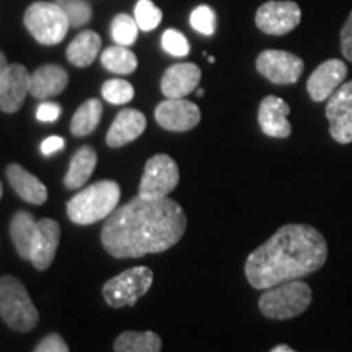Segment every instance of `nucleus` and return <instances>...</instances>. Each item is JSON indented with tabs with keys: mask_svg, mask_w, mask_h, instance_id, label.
<instances>
[{
	"mask_svg": "<svg viewBox=\"0 0 352 352\" xmlns=\"http://www.w3.org/2000/svg\"><path fill=\"white\" fill-rule=\"evenodd\" d=\"M101 50V39L95 32H82L72 39L67 47L69 63L76 67H87L95 63Z\"/></svg>",
	"mask_w": 352,
	"mask_h": 352,
	"instance_id": "nucleus-23",
	"label": "nucleus"
},
{
	"mask_svg": "<svg viewBox=\"0 0 352 352\" xmlns=\"http://www.w3.org/2000/svg\"><path fill=\"white\" fill-rule=\"evenodd\" d=\"M196 94H197V96H204V90H201V88H199V90H197Z\"/></svg>",
	"mask_w": 352,
	"mask_h": 352,
	"instance_id": "nucleus-39",
	"label": "nucleus"
},
{
	"mask_svg": "<svg viewBox=\"0 0 352 352\" xmlns=\"http://www.w3.org/2000/svg\"><path fill=\"white\" fill-rule=\"evenodd\" d=\"M101 114H103V107H101L100 100H87L77 109L72 121H70V131H72V134L77 135V138L91 134L96 129V126H98Z\"/></svg>",
	"mask_w": 352,
	"mask_h": 352,
	"instance_id": "nucleus-25",
	"label": "nucleus"
},
{
	"mask_svg": "<svg viewBox=\"0 0 352 352\" xmlns=\"http://www.w3.org/2000/svg\"><path fill=\"white\" fill-rule=\"evenodd\" d=\"M2 192H3V188H2V183H0V197H2Z\"/></svg>",
	"mask_w": 352,
	"mask_h": 352,
	"instance_id": "nucleus-40",
	"label": "nucleus"
},
{
	"mask_svg": "<svg viewBox=\"0 0 352 352\" xmlns=\"http://www.w3.org/2000/svg\"><path fill=\"white\" fill-rule=\"evenodd\" d=\"M38 220L26 210H20L12 217L10 222V236L15 246L16 253L21 259H28L30 261V253H32V245L34 233H36Z\"/></svg>",
	"mask_w": 352,
	"mask_h": 352,
	"instance_id": "nucleus-22",
	"label": "nucleus"
},
{
	"mask_svg": "<svg viewBox=\"0 0 352 352\" xmlns=\"http://www.w3.org/2000/svg\"><path fill=\"white\" fill-rule=\"evenodd\" d=\"M155 120L166 131L186 132L201 121L197 104L184 98H166L155 108Z\"/></svg>",
	"mask_w": 352,
	"mask_h": 352,
	"instance_id": "nucleus-12",
	"label": "nucleus"
},
{
	"mask_svg": "<svg viewBox=\"0 0 352 352\" xmlns=\"http://www.w3.org/2000/svg\"><path fill=\"white\" fill-rule=\"evenodd\" d=\"M152 284L153 272L148 267H131L103 285V297L113 308L134 305L140 297L148 292Z\"/></svg>",
	"mask_w": 352,
	"mask_h": 352,
	"instance_id": "nucleus-7",
	"label": "nucleus"
},
{
	"mask_svg": "<svg viewBox=\"0 0 352 352\" xmlns=\"http://www.w3.org/2000/svg\"><path fill=\"white\" fill-rule=\"evenodd\" d=\"M290 107L279 96H266L259 104L258 122L261 131L270 138L287 139L292 132V126L287 120Z\"/></svg>",
	"mask_w": 352,
	"mask_h": 352,
	"instance_id": "nucleus-16",
	"label": "nucleus"
},
{
	"mask_svg": "<svg viewBox=\"0 0 352 352\" xmlns=\"http://www.w3.org/2000/svg\"><path fill=\"white\" fill-rule=\"evenodd\" d=\"M201 82V69L196 64H175L165 70L162 77V94L166 98H184L196 90Z\"/></svg>",
	"mask_w": 352,
	"mask_h": 352,
	"instance_id": "nucleus-17",
	"label": "nucleus"
},
{
	"mask_svg": "<svg viewBox=\"0 0 352 352\" xmlns=\"http://www.w3.org/2000/svg\"><path fill=\"white\" fill-rule=\"evenodd\" d=\"M7 178L13 191L19 195L21 199L30 202V204L39 206L44 204L47 199V189L39 182L36 176L25 170L21 165L12 164L7 166Z\"/></svg>",
	"mask_w": 352,
	"mask_h": 352,
	"instance_id": "nucleus-20",
	"label": "nucleus"
},
{
	"mask_svg": "<svg viewBox=\"0 0 352 352\" xmlns=\"http://www.w3.org/2000/svg\"><path fill=\"white\" fill-rule=\"evenodd\" d=\"M311 289L302 280L274 285L259 297V310L271 320H289L298 316L310 307Z\"/></svg>",
	"mask_w": 352,
	"mask_h": 352,
	"instance_id": "nucleus-5",
	"label": "nucleus"
},
{
	"mask_svg": "<svg viewBox=\"0 0 352 352\" xmlns=\"http://www.w3.org/2000/svg\"><path fill=\"white\" fill-rule=\"evenodd\" d=\"M60 116V107L52 101H44L36 109V118L41 122H54Z\"/></svg>",
	"mask_w": 352,
	"mask_h": 352,
	"instance_id": "nucleus-35",
	"label": "nucleus"
},
{
	"mask_svg": "<svg viewBox=\"0 0 352 352\" xmlns=\"http://www.w3.org/2000/svg\"><path fill=\"white\" fill-rule=\"evenodd\" d=\"M34 352H69V346L63 340V336H59L57 333H51L43 338Z\"/></svg>",
	"mask_w": 352,
	"mask_h": 352,
	"instance_id": "nucleus-33",
	"label": "nucleus"
},
{
	"mask_svg": "<svg viewBox=\"0 0 352 352\" xmlns=\"http://www.w3.org/2000/svg\"><path fill=\"white\" fill-rule=\"evenodd\" d=\"M69 83L67 72L60 65L47 64L34 70L30 83V95L38 100H47L63 94Z\"/></svg>",
	"mask_w": 352,
	"mask_h": 352,
	"instance_id": "nucleus-19",
	"label": "nucleus"
},
{
	"mask_svg": "<svg viewBox=\"0 0 352 352\" xmlns=\"http://www.w3.org/2000/svg\"><path fill=\"white\" fill-rule=\"evenodd\" d=\"M302 20V10L290 0H271L258 8L256 26L263 33L271 36H283L296 30Z\"/></svg>",
	"mask_w": 352,
	"mask_h": 352,
	"instance_id": "nucleus-9",
	"label": "nucleus"
},
{
	"mask_svg": "<svg viewBox=\"0 0 352 352\" xmlns=\"http://www.w3.org/2000/svg\"><path fill=\"white\" fill-rule=\"evenodd\" d=\"M121 197V188L116 182L103 179L94 183L67 202V215L74 223L90 226L114 212Z\"/></svg>",
	"mask_w": 352,
	"mask_h": 352,
	"instance_id": "nucleus-3",
	"label": "nucleus"
},
{
	"mask_svg": "<svg viewBox=\"0 0 352 352\" xmlns=\"http://www.w3.org/2000/svg\"><path fill=\"white\" fill-rule=\"evenodd\" d=\"M0 316L15 331L28 333L38 324L39 314L28 290L13 276L0 277Z\"/></svg>",
	"mask_w": 352,
	"mask_h": 352,
	"instance_id": "nucleus-4",
	"label": "nucleus"
},
{
	"mask_svg": "<svg viewBox=\"0 0 352 352\" xmlns=\"http://www.w3.org/2000/svg\"><path fill=\"white\" fill-rule=\"evenodd\" d=\"M329 134L338 144L352 142V80L342 83L327 103Z\"/></svg>",
	"mask_w": 352,
	"mask_h": 352,
	"instance_id": "nucleus-11",
	"label": "nucleus"
},
{
	"mask_svg": "<svg viewBox=\"0 0 352 352\" xmlns=\"http://www.w3.org/2000/svg\"><path fill=\"white\" fill-rule=\"evenodd\" d=\"M60 240V227L56 220L41 219L38 220L36 233H34L30 261L38 271H44L54 261L57 246Z\"/></svg>",
	"mask_w": 352,
	"mask_h": 352,
	"instance_id": "nucleus-15",
	"label": "nucleus"
},
{
	"mask_svg": "<svg viewBox=\"0 0 352 352\" xmlns=\"http://www.w3.org/2000/svg\"><path fill=\"white\" fill-rule=\"evenodd\" d=\"M96 162H98V155H96L95 148L90 145L80 147L74 153L72 160H70L69 170L64 176V184L69 189L82 188L88 179H90L91 173H94Z\"/></svg>",
	"mask_w": 352,
	"mask_h": 352,
	"instance_id": "nucleus-21",
	"label": "nucleus"
},
{
	"mask_svg": "<svg viewBox=\"0 0 352 352\" xmlns=\"http://www.w3.org/2000/svg\"><path fill=\"white\" fill-rule=\"evenodd\" d=\"M271 352H296V351L290 349V347L285 346V344H279V346H276Z\"/></svg>",
	"mask_w": 352,
	"mask_h": 352,
	"instance_id": "nucleus-38",
	"label": "nucleus"
},
{
	"mask_svg": "<svg viewBox=\"0 0 352 352\" xmlns=\"http://www.w3.org/2000/svg\"><path fill=\"white\" fill-rule=\"evenodd\" d=\"M56 3L63 8L74 28L87 25L91 19V7L87 0H56Z\"/></svg>",
	"mask_w": 352,
	"mask_h": 352,
	"instance_id": "nucleus-30",
	"label": "nucleus"
},
{
	"mask_svg": "<svg viewBox=\"0 0 352 352\" xmlns=\"http://www.w3.org/2000/svg\"><path fill=\"white\" fill-rule=\"evenodd\" d=\"M134 19L138 21L139 30L152 32L162 21V10L152 0H139L134 8Z\"/></svg>",
	"mask_w": 352,
	"mask_h": 352,
	"instance_id": "nucleus-28",
	"label": "nucleus"
},
{
	"mask_svg": "<svg viewBox=\"0 0 352 352\" xmlns=\"http://www.w3.org/2000/svg\"><path fill=\"white\" fill-rule=\"evenodd\" d=\"M8 67V64H7V57L3 56V52L0 51V78H2V76H3V72H6V69Z\"/></svg>",
	"mask_w": 352,
	"mask_h": 352,
	"instance_id": "nucleus-37",
	"label": "nucleus"
},
{
	"mask_svg": "<svg viewBox=\"0 0 352 352\" xmlns=\"http://www.w3.org/2000/svg\"><path fill=\"white\" fill-rule=\"evenodd\" d=\"M162 47L168 52L170 56L184 57L189 52V43L183 33L176 30H166L162 36Z\"/></svg>",
	"mask_w": 352,
	"mask_h": 352,
	"instance_id": "nucleus-32",
	"label": "nucleus"
},
{
	"mask_svg": "<svg viewBox=\"0 0 352 352\" xmlns=\"http://www.w3.org/2000/svg\"><path fill=\"white\" fill-rule=\"evenodd\" d=\"M256 69L264 78L276 85H290L302 77L305 64L292 52L267 50L258 56Z\"/></svg>",
	"mask_w": 352,
	"mask_h": 352,
	"instance_id": "nucleus-10",
	"label": "nucleus"
},
{
	"mask_svg": "<svg viewBox=\"0 0 352 352\" xmlns=\"http://www.w3.org/2000/svg\"><path fill=\"white\" fill-rule=\"evenodd\" d=\"M32 74L21 64H8L0 78V111L16 113L30 95Z\"/></svg>",
	"mask_w": 352,
	"mask_h": 352,
	"instance_id": "nucleus-13",
	"label": "nucleus"
},
{
	"mask_svg": "<svg viewBox=\"0 0 352 352\" xmlns=\"http://www.w3.org/2000/svg\"><path fill=\"white\" fill-rule=\"evenodd\" d=\"M139 33V26L135 19H132L131 15L126 13H120V15L114 16L111 23V36L120 46H131L135 43Z\"/></svg>",
	"mask_w": 352,
	"mask_h": 352,
	"instance_id": "nucleus-27",
	"label": "nucleus"
},
{
	"mask_svg": "<svg viewBox=\"0 0 352 352\" xmlns=\"http://www.w3.org/2000/svg\"><path fill=\"white\" fill-rule=\"evenodd\" d=\"M64 145H65V140L63 138H59V135H51V138L43 140L41 153L46 157L54 155L56 152L63 151Z\"/></svg>",
	"mask_w": 352,
	"mask_h": 352,
	"instance_id": "nucleus-36",
	"label": "nucleus"
},
{
	"mask_svg": "<svg viewBox=\"0 0 352 352\" xmlns=\"http://www.w3.org/2000/svg\"><path fill=\"white\" fill-rule=\"evenodd\" d=\"M188 219L173 199H134L114 209L101 230V243L114 258H142L178 243Z\"/></svg>",
	"mask_w": 352,
	"mask_h": 352,
	"instance_id": "nucleus-1",
	"label": "nucleus"
},
{
	"mask_svg": "<svg viewBox=\"0 0 352 352\" xmlns=\"http://www.w3.org/2000/svg\"><path fill=\"white\" fill-rule=\"evenodd\" d=\"M179 183L178 165L170 155L158 153L145 164L139 196L144 199H164Z\"/></svg>",
	"mask_w": 352,
	"mask_h": 352,
	"instance_id": "nucleus-8",
	"label": "nucleus"
},
{
	"mask_svg": "<svg viewBox=\"0 0 352 352\" xmlns=\"http://www.w3.org/2000/svg\"><path fill=\"white\" fill-rule=\"evenodd\" d=\"M23 21L30 34L46 46L63 41L70 28L67 16L56 2L33 3L25 12Z\"/></svg>",
	"mask_w": 352,
	"mask_h": 352,
	"instance_id": "nucleus-6",
	"label": "nucleus"
},
{
	"mask_svg": "<svg viewBox=\"0 0 352 352\" xmlns=\"http://www.w3.org/2000/svg\"><path fill=\"white\" fill-rule=\"evenodd\" d=\"M162 340L153 331H126L114 341V352H160Z\"/></svg>",
	"mask_w": 352,
	"mask_h": 352,
	"instance_id": "nucleus-24",
	"label": "nucleus"
},
{
	"mask_svg": "<svg viewBox=\"0 0 352 352\" xmlns=\"http://www.w3.org/2000/svg\"><path fill=\"white\" fill-rule=\"evenodd\" d=\"M327 258V240L316 228L287 223L250 254L245 274L254 289H271L318 271Z\"/></svg>",
	"mask_w": 352,
	"mask_h": 352,
	"instance_id": "nucleus-2",
	"label": "nucleus"
},
{
	"mask_svg": "<svg viewBox=\"0 0 352 352\" xmlns=\"http://www.w3.org/2000/svg\"><path fill=\"white\" fill-rule=\"evenodd\" d=\"M347 77V65L340 59H329L321 63L307 82V90L310 98L321 103L329 100L334 91L344 83Z\"/></svg>",
	"mask_w": 352,
	"mask_h": 352,
	"instance_id": "nucleus-14",
	"label": "nucleus"
},
{
	"mask_svg": "<svg viewBox=\"0 0 352 352\" xmlns=\"http://www.w3.org/2000/svg\"><path fill=\"white\" fill-rule=\"evenodd\" d=\"M147 127V120L138 109L126 108L118 113L116 120L113 121L107 134V144L109 147H122V145L132 142L142 135V132Z\"/></svg>",
	"mask_w": 352,
	"mask_h": 352,
	"instance_id": "nucleus-18",
	"label": "nucleus"
},
{
	"mask_svg": "<svg viewBox=\"0 0 352 352\" xmlns=\"http://www.w3.org/2000/svg\"><path fill=\"white\" fill-rule=\"evenodd\" d=\"M189 23L197 33L212 36L215 33V25H217V16L209 6H199L192 10L191 16H189Z\"/></svg>",
	"mask_w": 352,
	"mask_h": 352,
	"instance_id": "nucleus-31",
	"label": "nucleus"
},
{
	"mask_svg": "<svg viewBox=\"0 0 352 352\" xmlns=\"http://www.w3.org/2000/svg\"><path fill=\"white\" fill-rule=\"evenodd\" d=\"M101 95L111 104H126L134 98V87L121 78H111L101 87Z\"/></svg>",
	"mask_w": 352,
	"mask_h": 352,
	"instance_id": "nucleus-29",
	"label": "nucleus"
},
{
	"mask_svg": "<svg viewBox=\"0 0 352 352\" xmlns=\"http://www.w3.org/2000/svg\"><path fill=\"white\" fill-rule=\"evenodd\" d=\"M101 64L109 72L118 76H127L132 74L138 67V57L126 46H111L101 52Z\"/></svg>",
	"mask_w": 352,
	"mask_h": 352,
	"instance_id": "nucleus-26",
	"label": "nucleus"
},
{
	"mask_svg": "<svg viewBox=\"0 0 352 352\" xmlns=\"http://www.w3.org/2000/svg\"><path fill=\"white\" fill-rule=\"evenodd\" d=\"M341 52L347 60L352 63V12L341 28Z\"/></svg>",
	"mask_w": 352,
	"mask_h": 352,
	"instance_id": "nucleus-34",
	"label": "nucleus"
}]
</instances>
